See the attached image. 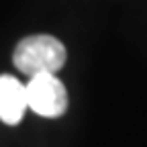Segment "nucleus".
<instances>
[{
  "label": "nucleus",
  "instance_id": "1",
  "mask_svg": "<svg viewBox=\"0 0 147 147\" xmlns=\"http://www.w3.org/2000/svg\"><path fill=\"white\" fill-rule=\"evenodd\" d=\"M12 61L25 76L55 74L65 63V47L51 35H31L16 45Z\"/></svg>",
  "mask_w": 147,
  "mask_h": 147
},
{
  "label": "nucleus",
  "instance_id": "2",
  "mask_svg": "<svg viewBox=\"0 0 147 147\" xmlns=\"http://www.w3.org/2000/svg\"><path fill=\"white\" fill-rule=\"evenodd\" d=\"M27 106L45 119H57L67 108V92L55 74H37L25 84Z\"/></svg>",
  "mask_w": 147,
  "mask_h": 147
},
{
  "label": "nucleus",
  "instance_id": "3",
  "mask_svg": "<svg viewBox=\"0 0 147 147\" xmlns=\"http://www.w3.org/2000/svg\"><path fill=\"white\" fill-rule=\"evenodd\" d=\"M27 90L14 76H0V121L6 125H18L27 110Z\"/></svg>",
  "mask_w": 147,
  "mask_h": 147
}]
</instances>
